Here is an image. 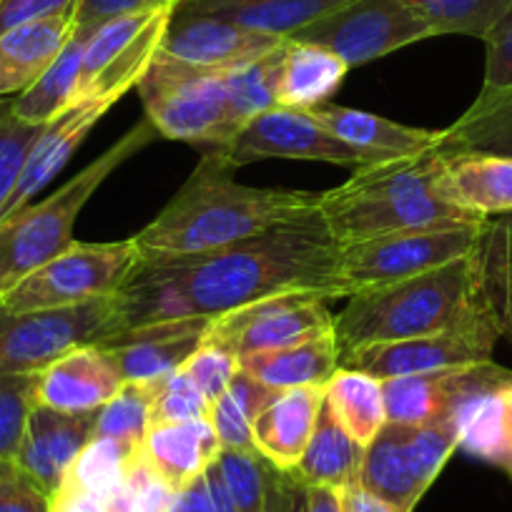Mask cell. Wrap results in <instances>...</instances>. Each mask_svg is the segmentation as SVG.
I'll return each mask as SVG.
<instances>
[{
  "mask_svg": "<svg viewBox=\"0 0 512 512\" xmlns=\"http://www.w3.org/2000/svg\"><path fill=\"white\" fill-rule=\"evenodd\" d=\"M485 224L487 219L475 224L407 229L339 246V294L349 299L364 289L387 287L457 262L477 249Z\"/></svg>",
  "mask_w": 512,
  "mask_h": 512,
  "instance_id": "ba28073f",
  "label": "cell"
},
{
  "mask_svg": "<svg viewBox=\"0 0 512 512\" xmlns=\"http://www.w3.org/2000/svg\"><path fill=\"white\" fill-rule=\"evenodd\" d=\"M186 374L191 377V382L199 387L201 395L206 397L209 407L229 390V384L234 382V377L239 374V357L231 354L229 349L219 347V344L204 342L194 352V357L184 364Z\"/></svg>",
  "mask_w": 512,
  "mask_h": 512,
  "instance_id": "ee69618b",
  "label": "cell"
},
{
  "mask_svg": "<svg viewBox=\"0 0 512 512\" xmlns=\"http://www.w3.org/2000/svg\"><path fill=\"white\" fill-rule=\"evenodd\" d=\"M136 91L144 103L146 121L161 139L211 151L224 149L239 134L226 101L224 71L191 66L159 51Z\"/></svg>",
  "mask_w": 512,
  "mask_h": 512,
  "instance_id": "8992f818",
  "label": "cell"
},
{
  "mask_svg": "<svg viewBox=\"0 0 512 512\" xmlns=\"http://www.w3.org/2000/svg\"><path fill=\"white\" fill-rule=\"evenodd\" d=\"M339 244L317 209L244 241L176 259H139L116 294L121 329L221 317L287 292L339 294Z\"/></svg>",
  "mask_w": 512,
  "mask_h": 512,
  "instance_id": "6da1fadb",
  "label": "cell"
},
{
  "mask_svg": "<svg viewBox=\"0 0 512 512\" xmlns=\"http://www.w3.org/2000/svg\"><path fill=\"white\" fill-rule=\"evenodd\" d=\"M156 387L159 382H123L116 395L101 410H96L93 437H108L141 447L151 427Z\"/></svg>",
  "mask_w": 512,
  "mask_h": 512,
  "instance_id": "ab89813d",
  "label": "cell"
},
{
  "mask_svg": "<svg viewBox=\"0 0 512 512\" xmlns=\"http://www.w3.org/2000/svg\"><path fill=\"white\" fill-rule=\"evenodd\" d=\"M156 139V128L144 118L61 189L41 201H28L6 219H0V292L73 244V226L88 199L118 166Z\"/></svg>",
  "mask_w": 512,
  "mask_h": 512,
  "instance_id": "5b68a950",
  "label": "cell"
},
{
  "mask_svg": "<svg viewBox=\"0 0 512 512\" xmlns=\"http://www.w3.org/2000/svg\"><path fill=\"white\" fill-rule=\"evenodd\" d=\"M134 236L106 244L73 241L31 274L0 292V307L11 312L61 309L96 302L121 292L139 264Z\"/></svg>",
  "mask_w": 512,
  "mask_h": 512,
  "instance_id": "52a82bcc",
  "label": "cell"
},
{
  "mask_svg": "<svg viewBox=\"0 0 512 512\" xmlns=\"http://www.w3.org/2000/svg\"><path fill=\"white\" fill-rule=\"evenodd\" d=\"M0 512H51V497L16 460H0Z\"/></svg>",
  "mask_w": 512,
  "mask_h": 512,
  "instance_id": "f6af8a7d",
  "label": "cell"
},
{
  "mask_svg": "<svg viewBox=\"0 0 512 512\" xmlns=\"http://www.w3.org/2000/svg\"><path fill=\"white\" fill-rule=\"evenodd\" d=\"M204 417H209V402L184 369L159 379L151 425H174V422L204 420Z\"/></svg>",
  "mask_w": 512,
  "mask_h": 512,
  "instance_id": "7bdbcfd3",
  "label": "cell"
},
{
  "mask_svg": "<svg viewBox=\"0 0 512 512\" xmlns=\"http://www.w3.org/2000/svg\"><path fill=\"white\" fill-rule=\"evenodd\" d=\"M209 327V317L139 324L101 339L98 347L106 352L123 382H159L194 357L206 342Z\"/></svg>",
  "mask_w": 512,
  "mask_h": 512,
  "instance_id": "9a60e30c",
  "label": "cell"
},
{
  "mask_svg": "<svg viewBox=\"0 0 512 512\" xmlns=\"http://www.w3.org/2000/svg\"><path fill=\"white\" fill-rule=\"evenodd\" d=\"M111 106L113 101H78L66 113L46 123L41 139L36 141L31 156H28V164L23 169L21 181H18L16 194L8 201L3 219L16 209H21V206H26L28 201L36 199L38 191L68 164L73 151L86 141L91 128L101 121L103 113Z\"/></svg>",
  "mask_w": 512,
  "mask_h": 512,
  "instance_id": "d4e9b609",
  "label": "cell"
},
{
  "mask_svg": "<svg viewBox=\"0 0 512 512\" xmlns=\"http://www.w3.org/2000/svg\"><path fill=\"white\" fill-rule=\"evenodd\" d=\"M166 512H211L204 475L191 482L189 487H184L181 492H176L174 502H171V507Z\"/></svg>",
  "mask_w": 512,
  "mask_h": 512,
  "instance_id": "f5cc1de1",
  "label": "cell"
},
{
  "mask_svg": "<svg viewBox=\"0 0 512 512\" xmlns=\"http://www.w3.org/2000/svg\"><path fill=\"white\" fill-rule=\"evenodd\" d=\"M324 402L349 437L367 447L387 425L382 379L359 369L339 367L324 387Z\"/></svg>",
  "mask_w": 512,
  "mask_h": 512,
  "instance_id": "836d02e7",
  "label": "cell"
},
{
  "mask_svg": "<svg viewBox=\"0 0 512 512\" xmlns=\"http://www.w3.org/2000/svg\"><path fill=\"white\" fill-rule=\"evenodd\" d=\"M284 41L287 38L246 31V28L224 21V18L176 8L169 26H166L164 38H161L159 51L191 63V66L226 71V68H234L239 63L267 56Z\"/></svg>",
  "mask_w": 512,
  "mask_h": 512,
  "instance_id": "2e32d148",
  "label": "cell"
},
{
  "mask_svg": "<svg viewBox=\"0 0 512 512\" xmlns=\"http://www.w3.org/2000/svg\"><path fill=\"white\" fill-rule=\"evenodd\" d=\"M442 166L440 146L410 159L359 166L342 186L317 194V211L339 246L395 231L485 221L442 199Z\"/></svg>",
  "mask_w": 512,
  "mask_h": 512,
  "instance_id": "3957f363",
  "label": "cell"
},
{
  "mask_svg": "<svg viewBox=\"0 0 512 512\" xmlns=\"http://www.w3.org/2000/svg\"><path fill=\"white\" fill-rule=\"evenodd\" d=\"M46 123H31L16 116L11 101L0 108V219L6 214L8 201L16 194L23 169L28 164L33 146L41 139Z\"/></svg>",
  "mask_w": 512,
  "mask_h": 512,
  "instance_id": "60d3db41",
  "label": "cell"
},
{
  "mask_svg": "<svg viewBox=\"0 0 512 512\" xmlns=\"http://www.w3.org/2000/svg\"><path fill=\"white\" fill-rule=\"evenodd\" d=\"M3 106H6V101H0V108H3Z\"/></svg>",
  "mask_w": 512,
  "mask_h": 512,
  "instance_id": "9f6ffc18",
  "label": "cell"
},
{
  "mask_svg": "<svg viewBox=\"0 0 512 512\" xmlns=\"http://www.w3.org/2000/svg\"><path fill=\"white\" fill-rule=\"evenodd\" d=\"M96 412H58L36 405L28 417L26 435L16 462L48 497L61 490L66 472L81 455L83 447L93 440Z\"/></svg>",
  "mask_w": 512,
  "mask_h": 512,
  "instance_id": "ac0fdd59",
  "label": "cell"
},
{
  "mask_svg": "<svg viewBox=\"0 0 512 512\" xmlns=\"http://www.w3.org/2000/svg\"><path fill=\"white\" fill-rule=\"evenodd\" d=\"M216 470L236 512H307V487L256 450H221Z\"/></svg>",
  "mask_w": 512,
  "mask_h": 512,
  "instance_id": "7402d4cb",
  "label": "cell"
},
{
  "mask_svg": "<svg viewBox=\"0 0 512 512\" xmlns=\"http://www.w3.org/2000/svg\"><path fill=\"white\" fill-rule=\"evenodd\" d=\"M447 420L457 427L460 450L512 477V372L492 364L487 377L457 400Z\"/></svg>",
  "mask_w": 512,
  "mask_h": 512,
  "instance_id": "e0dca14e",
  "label": "cell"
},
{
  "mask_svg": "<svg viewBox=\"0 0 512 512\" xmlns=\"http://www.w3.org/2000/svg\"><path fill=\"white\" fill-rule=\"evenodd\" d=\"M460 435L450 420L437 425H387L364 447L359 485L397 512H415L450 457Z\"/></svg>",
  "mask_w": 512,
  "mask_h": 512,
  "instance_id": "9c48e42d",
  "label": "cell"
},
{
  "mask_svg": "<svg viewBox=\"0 0 512 512\" xmlns=\"http://www.w3.org/2000/svg\"><path fill=\"white\" fill-rule=\"evenodd\" d=\"M322 405L324 387L282 390L277 400L254 420L251 427L254 450L279 470L292 472L307 450Z\"/></svg>",
  "mask_w": 512,
  "mask_h": 512,
  "instance_id": "603a6c76",
  "label": "cell"
},
{
  "mask_svg": "<svg viewBox=\"0 0 512 512\" xmlns=\"http://www.w3.org/2000/svg\"><path fill=\"white\" fill-rule=\"evenodd\" d=\"M427 38L435 36L407 0H349L329 16L289 36V41L327 48L354 68Z\"/></svg>",
  "mask_w": 512,
  "mask_h": 512,
  "instance_id": "8fae6325",
  "label": "cell"
},
{
  "mask_svg": "<svg viewBox=\"0 0 512 512\" xmlns=\"http://www.w3.org/2000/svg\"><path fill=\"white\" fill-rule=\"evenodd\" d=\"M282 46L269 51L267 56L239 63V66L224 71L226 101H229L231 121H234L239 131L254 116L279 106L277 83L279 63H282Z\"/></svg>",
  "mask_w": 512,
  "mask_h": 512,
  "instance_id": "74e56055",
  "label": "cell"
},
{
  "mask_svg": "<svg viewBox=\"0 0 512 512\" xmlns=\"http://www.w3.org/2000/svg\"><path fill=\"white\" fill-rule=\"evenodd\" d=\"M500 337L502 329L492 309H482L475 317L442 332L357 349L342 357V367L359 369L377 379L475 367L492 362V352Z\"/></svg>",
  "mask_w": 512,
  "mask_h": 512,
  "instance_id": "7c38bea8",
  "label": "cell"
},
{
  "mask_svg": "<svg viewBox=\"0 0 512 512\" xmlns=\"http://www.w3.org/2000/svg\"><path fill=\"white\" fill-rule=\"evenodd\" d=\"M216 151H204L169 204L134 236L141 259H176L244 241L317 209V194L239 184Z\"/></svg>",
  "mask_w": 512,
  "mask_h": 512,
  "instance_id": "7a4b0ae2",
  "label": "cell"
},
{
  "mask_svg": "<svg viewBox=\"0 0 512 512\" xmlns=\"http://www.w3.org/2000/svg\"><path fill=\"white\" fill-rule=\"evenodd\" d=\"M362 457L364 447L354 437H349V432L339 425L324 402L307 450L292 475L304 487H329V490L342 492L359 485Z\"/></svg>",
  "mask_w": 512,
  "mask_h": 512,
  "instance_id": "4dcf8cb0",
  "label": "cell"
},
{
  "mask_svg": "<svg viewBox=\"0 0 512 512\" xmlns=\"http://www.w3.org/2000/svg\"><path fill=\"white\" fill-rule=\"evenodd\" d=\"M339 505H342V512H397L395 507L379 500L362 485H352L339 492Z\"/></svg>",
  "mask_w": 512,
  "mask_h": 512,
  "instance_id": "f907efd6",
  "label": "cell"
},
{
  "mask_svg": "<svg viewBox=\"0 0 512 512\" xmlns=\"http://www.w3.org/2000/svg\"><path fill=\"white\" fill-rule=\"evenodd\" d=\"M159 3H166V0H81L73 18H76V28L91 33L93 28L111 21V18L144 11V8L159 6Z\"/></svg>",
  "mask_w": 512,
  "mask_h": 512,
  "instance_id": "681fc988",
  "label": "cell"
},
{
  "mask_svg": "<svg viewBox=\"0 0 512 512\" xmlns=\"http://www.w3.org/2000/svg\"><path fill=\"white\" fill-rule=\"evenodd\" d=\"M211 151H216L231 169L264 159L324 161L352 169L364 166V161L337 136L329 134L312 113L287 106H274L259 113L224 149Z\"/></svg>",
  "mask_w": 512,
  "mask_h": 512,
  "instance_id": "5bb4252c",
  "label": "cell"
},
{
  "mask_svg": "<svg viewBox=\"0 0 512 512\" xmlns=\"http://www.w3.org/2000/svg\"><path fill=\"white\" fill-rule=\"evenodd\" d=\"M51 512H106V502L76 490H58L51 497Z\"/></svg>",
  "mask_w": 512,
  "mask_h": 512,
  "instance_id": "816d5d0a",
  "label": "cell"
},
{
  "mask_svg": "<svg viewBox=\"0 0 512 512\" xmlns=\"http://www.w3.org/2000/svg\"><path fill=\"white\" fill-rule=\"evenodd\" d=\"M86 36V31L76 28L66 46H63V51L58 53L56 61L48 66V71L26 93L13 98L11 108L16 116L31 123H51L53 118L76 106L78 91H81Z\"/></svg>",
  "mask_w": 512,
  "mask_h": 512,
  "instance_id": "d6a6232c",
  "label": "cell"
},
{
  "mask_svg": "<svg viewBox=\"0 0 512 512\" xmlns=\"http://www.w3.org/2000/svg\"><path fill=\"white\" fill-rule=\"evenodd\" d=\"M440 194L452 206L480 219L512 216V159L485 154H445Z\"/></svg>",
  "mask_w": 512,
  "mask_h": 512,
  "instance_id": "484cf974",
  "label": "cell"
},
{
  "mask_svg": "<svg viewBox=\"0 0 512 512\" xmlns=\"http://www.w3.org/2000/svg\"><path fill=\"white\" fill-rule=\"evenodd\" d=\"M307 512H342L339 492L329 487H307Z\"/></svg>",
  "mask_w": 512,
  "mask_h": 512,
  "instance_id": "db71d44e",
  "label": "cell"
},
{
  "mask_svg": "<svg viewBox=\"0 0 512 512\" xmlns=\"http://www.w3.org/2000/svg\"><path fill=\"white\" fill-rule=\"evenodd\" d=\"M116 332H121L116 294L61 309L0 307V374H38L63 354Z\"/></svg>",
  "mask_w": 512,
  "mask_h": 512,
  "instance_id": "30bf717a",
  "label": "cell"
},
{
  "mask_svg": "<svg viewBox=\"0 0 512 512\" xmlns=\"http://www.w3.org/2000/svg\"><path fill=\"white\" fill-rule=\"evenodd\" d=\"M279 390L239 369L229 390L209 407V422L221 442V450H254V420L277 400Z\"/></svg>",
  "mask_w": 512,
  "mask_h": 512,
  "instance_id": "e575fe53",
  "label": "cell"
},
{
  "mask_svg": "<svg viewBox=\"0 0 512 512\" xmlns=\"http://www.w3.org/2000/svg\"><path fill=\"white\" fill-rule=\"evenodd\" d=\"M128 497L134 502V512H166L174 502L176 490H171L154 470L144 462V457L136 452L134 462L128 467L126 482Z\"/></svg>",
  "mask_w": 512,
  "mask_h": 512,
  "instance_id": "bcb514c9",
  "label": "cell"
},
{
  "mask_svg": "<svg viewBox=\"0 0 512 512\" xmlns=\"http://www.w3.org/2000/svg\"><path fill=\"white\" fill-rule=\"evenodd\" d=\"M123 384L121 374L98 344H86L48 364L36 379V405L58 412H96Z\"/></svg>",
  "mask_w": 512,
  "mask_h": 512,
  "instance_id": "ffe728a7",
  "label": "cell"
},
{
  "mask_svg": "<svg viewBox=\"0 0 512 512\" xmlns=\"http://www.w3.org/2000/svg\"><path fill=\"white\" fill-rule=\"evenodd\" d=\"M432 36H470L485 41L512 0H407Z\"/></svg>",
  "mask_w": 512,
  "mask_h": 512,
  "instance_id": "f35d334b",
  "label": "cell"
},
{
  "mask_svg": "<svg viewBox=\"0 0 512 512\" xmlns=\"http://www.w3.org/2000/svg\"><path fill=\"white\" fill-rule=\"evenodd\" d=\"M38 374H0V460H16L36 407Z\"/></svg>",
  "mask_w": 512,
  "mask_h": 512,
  "instance_id": "b9f144b4",
  "label": "cell"
},
{
  "mask_svg": "<svg viewBox=\"0 0 512 512\" xmlns=\"http://www.w3.org/2000/svg\"><path fill=\"white\" fill-rule=\"evenodd\" d=\"M81 0H0V36L26 23L76 16Z\"/></svg>",
  "mask_w": 512,
  "mask_h": 512,
  "instance_id": "c3c4849f",
  "label": "cell"
},
{
  "mask_svg": "<svg viewBox=\"0 0 512 512\" xmlns=\"http://www.w3.org/2000/svg\"><path fill=\"white\" fill-rule=\"evenodd\" d=\"M332 299L324 292H287L259 299L211 319L206 342L229 349L236 357L292 347L334 332Z\"/></svg>",
  "mask_w": 512,
  "mask_h": 512,
  "instance_id": "4fadbf2b",
  "label": "cell"
},
{
  "mask_svg": "<svg viewBox=\"0 0 512 512\" xmlns=\"http://www.w3.org/2000/svg\"><path fill=\"white\" fill-rule=\"evenodd\" d=\"M349 0H181L176 8L224 18L246 31L289 38Z\"/></svg>",
  "mask_w": 512,
  "mask_h": 512,
  "instance_id": "83f0119b",
  "label": "cell"
},
{
  "mask_svg": "<svg viewBox=\"0 0 512 512\" xmlns=\"http://www.w3.org/2000/svg\"><path fill=\"white\" fill-rule=\"evenodd\" d=\"M495 362L432 374L382 379L384 412L392 425H437L450 417L457 400L487 377Z\"/></svg>",
  "mask_w": 512,
  "mask_h": 512,
  "instance_id": "44dd1931",
  "label": "cell"
},
{
  "mask_svg": "<svg viewBox=\"0 0 512 512\" xmlns=\"http://www.w3.org/2000/svg\"><path fill=\"white\" fill-rule=\"evenodd\" d=\"M309 113L327 128L329 134L347 144L364 161V166L410 159V156L427 154L440 146L442 131L405 126V123L390 121L377 113L337 106L332 101L309 108Z\"/></svg>",
  "mask_w": 512,
  "mask_h": 512,
  "instance_id": "d6986e66",
  "label": "cell"
},
{
  "mask_svg": "<svg viewBox=\"0 0 512 512\" xmlns=\"http://www.w3.org/2000/svg\"><path fill=\"white\" fill-rule=\"evenodd\" d=\"M239 367L279 392L294 387H327L342 367V352L334 332H329L292 347L241 357Z\"/></svg>",
  "mask_w": 512,
  "mask_h": 512,
  "instance_id": "f1b7e54d",
  "label": "cell"
},
{
  "mask_svg": "<svg viewBox=\"0 0 512 512\" xmlns=\"http://www.w3.org/2000/svg\"><path fill=\"white\" fill-rule=\"evenodd\" d=\"M482 294L497 317L502 337L512 339V216L487 219L477 244Z\"/></svg>",
  "mask_w": 512,
  "mask_h": 512,
  "instance_id": "8d00e7d4",
  "label": "cell"
},
{
  "mask_svg": "<svg viewBox=\"0 0 512 512\" xmlns=\"http://www.w3.org/2000/svg\"><path fill=\"white\" fill-rule=\"evenodd\" d=\"M480 244V241H477ZM490 309L482 294L477 249L440 269L387 287L352 294L334 314V337L342 357L372 344L425 337Z\"/></svg>",
  "mask_w": 512,
  "mask_h": 512,
  "instance_id": "277c9868",
  "label": "cell"
},
{
  "mask_svg": "<svg viewBox=\"0 0 512 512\" xmlns=\"http://www.w3.org/2000/svg\"><path fill=\"white\" fill-rule=\"evenodd\" d=\"M136 452L139 447L126 445V442L93 437L66 472L61 490H76L108 502L126 482L128 467L134 462Z\"/></svg>",
  "mask_w": 512,
  "mask_h": 512,
  "instance_id": "d590c367",
  "label": "cell"
},
{
  "mask_svg": "<svg viewBox=\"0 0 512 512\" xmlns=\"http://www.w3.org/2000/svg\"><path fill=\"white\" fill-rule=\"evenodd\" d=\"M347 73V63L327 48L287 38L282 46V63H279V106L309 111V108L329 103Z\"/></svg>",
  "mask_w": 512,
  "mask_h": 512,
  "instance_id": "f546056e",
  "label": "cell"
},
{
  "mask_svg": "<svg viewBox=\"0 0 512 512\" xmlns=\"http://www.w3.org/2000/svg\"><path fill=\"white\" fill-rule=\"evenodd\" d=\"M166 3H176V6H179V3H181V0H166Z\"/></svg>",
  "mask_w": 512,
  "mask_h": 512,
  "instance_id": "11a10c76",
  "label": "cell"
},
{
  "mask_svg": "<svg viewBox=\"0 0 512 512\" xmlns=\"http://www.w3.org/2000/svg\"><path fill=\"white\" fill-rule=\"evenodd\" d=\"M440 151L512 159V86L482 88L452 126L442 128Z\"/></svg>",
  "mask_w": 512,
  "mask_h": 512,
  "instance_id": "1f68e13d",
  "label": "cell"
},
{
  "mask_svg": "<svg viewBox=\"0 0 512 512\" xmlns=\"http://www.w3.org/2000/svg\"><path fill=\"white\" fill-rule=\"evenodd\" d=\"M139 455L171 490L181 492L219 460L221 442L209 417L174 425H151Z\"/></svg>",
  "mask_w": 512,
  "mask_h": 512,
  "instance_id": "cb8c5ba5",
  "label": "cell"
},
{
  "mask_svg": "<svg viewBox=\"0 0 512 512\" xmlns=\"http://www.w3.org/2000/svg\"><path fill=\"white\" fill-rule=\"evenodd\" d=\"M73 31H76V18L56 16L3 33L0 36V101L26 93L56 61Z\"/></svg>",
  "mask_w": 512,
  "mask_h": 512,
  "instance_id": "4316f807",
  "label": "cell"
},
{
  "mask_svg": "<svg viewBox=\"0 0 512 512\" xmlns=\"http://www.w3.org/2000/svg\"><path fill=\"white\" fill-rule=\"evenodd\" d=\"M485 81L482 88L512 86V6L485 36Z\"/></svg>",
  "mask_w": 512,
  "mask_h": 512,
  "instance_id": "7dc6e473",
  "label": "cell"
}]
</instances>
